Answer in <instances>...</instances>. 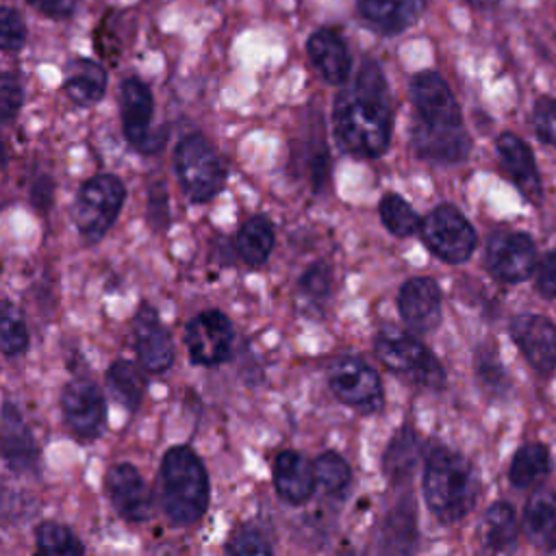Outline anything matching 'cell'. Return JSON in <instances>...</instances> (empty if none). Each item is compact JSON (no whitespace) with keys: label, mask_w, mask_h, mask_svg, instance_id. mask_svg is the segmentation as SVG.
<instances>
[{"label":"cell","mask_w":556,"mask_h":556,"mask_svg":"<svg viewBox=\"0 0 556 556\" xmlns=\"http://www.w3.org/2000/svg\"><path fill=\"white\" fill-rule=\"evenodd\" d=\"M391 98L382 67L365 59L332 104V130L339 146L358 156L376 159L391 141Z\"/></svg>","instance_id":"cell-1"},{"label":"cell","mask_w":556,"mask_h":556,"mask_svg":"<svg viewBox=\"0 0 556 556\" xmlns=\"http://www.w3.org/2000/svg\"><path fill=\"white\" fill-rule=\"evenodd\" d=\"M415 124L410 141L419 159L437 165H456L469 156L471 139L463 126L460 106L437 72H419L410 78Z\"/></svg>","instance_id":"cell-2"},{"label":"cell","mask_w":556,"mask_h":556,"mask_svg":"<svg viewBox=\"0 0 556 556\" xmlns=\"http://www.w3.org/2000/svg\"><path fill=\"white\" fill-rule=\"evenodd\" d=\"M421 484L428 510L443 523L460 521L473 508L480 491L473 465L450 447L430 452Z\"/></svg>","instance_id":"cell-3"},{"label":"cell","mask_w":556,"mask_h":556,"mask_svg":"<svg viewBox=\"0 0 556 556\" xmlns=\"http://www.w3.org/2000/svg\"><path fill=\"white\" fill-rule=\"evenodd\" d=\"M159 497L174 526H191L206 513L208 473L191 447L174 445L165 452L159 469Z\"/></svg>","instance_id":"cell-4"},{"label":"cell","mask_w":556,"mask_h":556,"mask_svg":"<svg viewBox=\"0 0 556 556\" xmlns=\"http://www.w3.org/2000/svg\"><path fill=\"white\" fill-rule=\"evenodd\" d=\"M376 356L387 369L424 389H443L445 369L439 358L410 332L387 326L374 339Z\"/></svg>","instance_id":"cell-5"},{"label":"cell","mask_w":556,"mask_h":556,"mask_svg":"<svg viewBox=\"0 0 556 556\" xmlns=\"http://www.w3.org/2000/svg\"><path fill=\"white\" fill-rule=\"evenodd\" d=\"M178 182L191 202L215 198L226 182V165L202 135H187L174 150Z\"/></svg>","instance_id":"cell-6"},{"label":"cell","mask_w":556,"mask_h":556,"mask_svg":"<svg viewBox=\"0 0 556 556\" xmlns=\"http://www.w3.org/2000/svg\"><path fill=\"white\" fill-rule=\"evenodd\" d=\"M126 200L124 182L113 174L87 178L74 200V222L87 243L100 241L115 224Z\"/></svg>","instance_id":"cell-7"},{"label":"cell","mask_w":556,"mask_h":556,"mask_svg":"<svg viewBox=\"0 0 556 556\" xmlns=\"http://www.w3.org/2000/svg\"><path fill=\"white\" fill-rule=\"evenodd\" d=\"M426 248L450 265L465 263L478 243V235L469 219L454 204L434 206L419 226Z\"/></svg>","instance_id":"cell-8"},{"label":"cell","mask_w":556,"mask_h":556,"mask_svg":"<svg viewBox=\"0 0 556 556\" xmlns=\"http://www.w3.org/2000/svg\"><path fill=\"white\" fill-rule=\"evenodd\" d=\"M328 384L337 400L361 413H378L384 404L378 371L356 356L337 358L330 365Z\"/></svg>","instance_id":"cell-9"},{"label":"cell","mask_w":556,"mask_h":556,"mask_svg":"<svg viewBox=\"0 0 556 556\" xmlns=\"http://www.w3.org/2000/svg\"><path fill=\"white\" fill-rule=\"evenodd\" d=\"M486 271L506 285L523 282L536 271V245L530 235L519 230H497L484 250Z\"/></svg>","instance_id":"cell-10"},{"label":"cell","mask_w":556,"mask_h":556,"mask_svg":"<svg viewBox=\"0 0 556 556\" xmlns=\"http://www.w3.org/2000/svg\"><path fill=\"white\" fill-rule=\"evenodd\" d=\"M235 341V330L230 319L217 311L208 308L193 315L185 326V345L189 358L198 365H219L230 356Z\"/></svg>","instance_id":"cell-11"},{"label":"cell","mask_w":556,"mask_h":556,"mask_svg":"<svg viewBox=\"0 0 556 556\" xmlns=\"http://www.w3.org/2000/svg\"><path fill=\"white\" fill-rule=\"evenodd\" d=\"M61 410L65 426L80 441L100 437L106 426V402L100 387L91 380L78 378L67 382L61 393Z\"/></svg>","instance_id":"cell-12"},{"label":"cell","mask_w":556,"mask_h":556,"mask_svg":"<svg viewBox=\"0 0 556 556\" xmlns=\"http://www.w3.org/2000/svg\"><path fill=\"white\" fill-rule=\"evenodd\" d=\"M119 109L126 141L146 154L159 150L161 139H156V135L150 130L154 113V98L150 87L135 76L124 78L119 85Z\"/></svg>","instance_id":"cell-13"},{"label":"cell","mask_w":556,"mask_h":556,"mask_svg":"<svg viewBox=\"0 0 556 556\" xmlns=\"http://www.w3.org/2000/svg\"><path fill=\"white\" fill-rule=\"evenodd\" d=\"M510 337L530 363V367L549 376L556 369V326L536 313H521L510 319Z\"/></svg>","instance_id":"cell-14"},{"label":"cell","mask_w":556,"mask_h":556,"mask_svg":"<svg viewBox=\"0 0 556 556\" xmlns=\"http://www.w3.org/2000/svg\"><path fill=\"white\" fill-rule=\"evenodd\" d=\"M104 491L119 517L139 523L152 513V491L139 469L130 463H117L106 471Z\"/></svg>","instance_id":"cell-15"},{"label":"cell","mask_w":556,"mask_h":556,"mask_svg":"<svg viewBox=\"0 0 556 556\" xmlns=\"http://www.w3.org/2000/svg\"><path fill=\"white\" fill-rule=\"evenodd\" d=\"M132 343L143 369L161 374L174 363V341L150 304H141L132 319Z\"/></svg>","instance_id":"cell-16"},{"label":"cell","mask_w":556,"mask_h":556,"mask_svg":"<svg viewBox=\"0 0 556 556\" xmlns=\"http://www.w3.org/2000/svg\"><path fill=\"white\" fill-rule=\"evenodd\" d=\"M397 311L413 332H430L441 324L443 298L437 280L428 276L408 278L397 293Z\"/></svg>","instance_id":"cell-17"},{"label":"cell","mask_w":556,"mask_h":556,"mask_svg":"<svg viewBox=\"0 0 556 556\" xmlns=\"http://www.w3.org/2000/svg\"><path fill=\"white\" fill-rule=\"evenodd\" d=\"M495 150H497L504 172L510 176V180L517 185V189L530 202H541L543 185H541L534 154L528 148V143L513 132H500L495 139Z\"/></svg>","instance_id":"cell-18"},{"label":"cell","mask_w":556,"mask_h":556,"mask_svg":"<svg viewBox=\"0 0 556 556\" xmlns=\"http://www.w3.org/2000/svg\"><path fill=\"white\" fill-rule=\"evenodd\" d=\"M271 478L278 497L295 506L311 500L317 486L313 463L295 450L278 452V456L274 458Z\"/></svg>","instance_id":"cell-19"},{"label":"cell","mask_w":556,"mask_h":556,"mask_svg":"<svg viewBox=\"0 0 556 556\" xmlns=\"http://www.w3.org/2000/svg\"><path fill=\"white\" fill-rule=\"evenodd\" d=\"M306 52L313 67L330 85H345L350 80L352 61L343 37L330 28L315 30L306 41Z\"/></svg>","instance_id":"cell-20"},{"label":"cell","mask_w":556,"mask_h":556,"mask_svg":"<svg viewBox=\"0 0 556 556\" xmlns=\"http://www.w3.org/2000/svg\"><path fill=\"white\" fill-rule=\"evenodd\" d=\"M426 0H358L361 17L382 35H397L413 26Z\"/></svg>","instance_id":"cell-21"},{"label":"cell","mask_w":556,"mask_h":556,"mask_svg":"<svg viewBox=\"0 0 556 556\" xmlns=\"http://www.w3.org/2000/svg\"><path fill=\"white\" fill-rule=\"evenodd\" d=\"M417 539L415 510L410 502L395 506L380 526L378 547L382 556H413Z\"/></svg>","instance_id":"cell-22"},{"label":"cell","mask_w":556,"mask_h":556,"mask_svg":"<svg viewBox=\"0 0 556 556\" xmlns=\"http://www.w3.org/2000/svg\"><path fill=\"white\" fill-rule=\"evenodd\" d=\"M63 91L78 106L96 104L106 91L104 67L91 59H74L67 67Z\"/></svg>","instance_id":"cell-23"},{"label":"cell","mask_w":556,"mask_h":556,"mask_svg":"<svg viewBox=\"0 0 556 556\" xmlns=\"http://www.w3.org/2000/svg\"><path fill=\"white\" fill-rule=\"evenodd\" d=\"M276 243L274 224L265 215L248 217L235 237V252L248 267L263 265Z\"/></svg>","instance_id":"cell-24"},{"label":"cell","mask_w":556,"mask_h":556,"mask_svg":"<svg viewBox=\"0 0 556 556\" xmlns=\"http://www.w3.org/2000/svg\"><path fill=\"white\" fill-rule=\"evenodd\" d=\"M2 447H4L7 463L15 469L30 467L37 456V445L33 441V434L26 428L20 410L11 402H4V410H2Z\"/></svg>","instance_id":"cell-25"},{"label":"cell","mask_w":556,"mask_h":556,"mask_svg":"<svg viewBox=\"0 0 556 556\" xmlns=\"http://www.w3.org/2000/svg\"><path fill=\"white\" fill-rule=\"evenodd\" d=\"M523 530L539 547L556 541V495L549 489H536L523 508Z\"/></svg>","instance_id":"cell-26"},{"label":"cell","mask_w":556,"mask_h":556,"mask_svg":"<svg viewBox=\"0 0 556 556\" xmlns=\"http://www.w3.org/2000/svg\"><path fill=\"white\" fill-rule=\"evenodd\" d=\"M517 517L508 502H493L480 523V541L493 552H504L515 545Z\"/></svg>","instance_id":"cell-27"},{"label":"cell","mask_w":556,"mask_h":556,"mask_svg":"<svg viewBox=\"0 0 556 556\" xmlns=\"http://www.w3.org/2000/svg\"><path fill=\"white\" fill-rule=\"evenodd\" d=\"M549 467H552L549 450L543 443H526L515 452L510 460L508 480L517 489H528L541 482L549 473Z\"/></svg>","instance_id":"cell-28"},{"label":"cell","mask_w":556,"mask_h":556,"mask_svg":"<svg viewBox=\"0 0 556 556\" xmlns=\"http://www.w3.org/2000/svg\"><path fill=\"white\" fill-rule=\"evenodd\" d=\"M106 382L113 395L128 408H139L146 393V376L130 361H115L106 371Z\"/></svg>","instance_id":"cell-29"},{"label":"cell","mask_w":556,"mask_h":556,"mask_svg":"<svg viewBox=\"0 0 556 556\" xmlns=\"http://www.w3.org/2000/svg\"><path fill=\"white\" fill-rule=\"evenodd\" d=\"M35 539L41 556H85L78 536L59 521H41L35 528Z\"/></svg>","instance_id":"cell-30"},{"label":"cell","mask_w":556,"mask_h":556,"mask_svg":"<svg viewBox=\"0 0 556 556\" xmlns=\"http://www.w3.org/2000/svg\"><path fill=\"white\" fill-rule=\"evenodd\" d=\"M378 213L382 226L395 237H410L421 226V217L400 193H384Z\"/></svg>","instance_id":"cell-31"},{"label":"cell","mask_w":556,"mask_h":556,"mask_svg":"<svg viewBox=\"0 0 556 556\" xmlns=\"http://www.w3.org/2000/svg\"><path fill=\"white\" fill-rule=\"evenodd\" d=\"M317 486H321L328 495H343L350 486L352 471L348 460L337 452H324L313 460Z\"/></svg>","instance_id":"cell-32"},{"label":"cell","mask_w":556,"mask_h":556,"mask_svg":"<svg viewBox=\"0 0 556 556\" xmlns=\"http://www.w3.org/2000/svg\"><path fill=\"white\" fill-rule=\"evenodd\" d=\"M0 345L4 356H20L28 348V328L9 302L2 306V317H0Z\"/></svg>","instance_id":"cell-33"},{"label":"cell","mask_w":556,"mask_h":556,"mask_svg":"<svg viewBox=\"0 0 556 556\" xmlns=\"http://www.w3.org/2000/svg\"><path fill=\"white\" fill-rule=\"evenodd\" d=\"M226 556H274V549L261 528L241 523L226 543Z\"/></svg>","instance_id":"cell-34"},{"label":"cell","mask_w":556,"mask_h":556,"mask_svg":"<svg viewBox=\"0 0 556 556\" xmlns=\"http://www.w3.org/2000/svg\"><path fill=\"white\" fill-rule=\"evenodd\" d=\"M417 445H415V437L406 430V432H397V437L393 439V443L389 445L387 454H384V471L389 473V478L393 480H402L410 473V467L415 465V454Z\"/></svg>","instance_id":"cell-35"},{"label":"cell","mask_w":556,"mask_h":556,"mask_svg":"<svg viewBox=\"0 0 556 556\" xmlns=\"http://www.w3.org/2000/svg\"><path fill=\"white\" fill-rule=\"evenodd\" d=\"M530 122L536 137L543 143H549L552 148H556V98L552 96L539 98L532 106Z\"/></svg>","instance_id":"cell-36"},{"label":"cell","mask_w":556,"mask_h":556,"mask_svg":"<svg viewBox=\"0 0 556 556\" xmlns=\"http://www.w3.org/2000/svg\"><path fill=\"white\" fill-rule=\"evenodd\" d=\"M330 285H332V271L324 261L313 263L300 276V291L313 302H324L330 295Z\"/></svg>","instance_id":"cell-37"},{"label":"cell","mask_w":556,"mask_h":556,"mask_svg":"<svg viewBox=\"0 0 556 556\" xmlns=\"http://www.w3.org/2000/svg\"><path fill=\"white\" fill-rule=\"evenodd\" d=\"M26 41V24L13 7L0 11V46L7 52H17Z\"/></svg>","instance_id":"cell-38"},{"label":"cell","mask_w":556,"mask_h":556,"mask_svg":"<svg viewBox=\"0 0 556 556\" xmlns=\"http://www.w3.org/2000/svg\"><path fill=\"white\" fill-rule=\"evenodd\" d=\"M22 102H24V91L17 76L11 72H4L0 78V115L4 124L17 117Z\"/></svg>","instance_id":"cell-39"},{"label":"cell","mask_w":556,"mask_h":556,"mask_svg":"<svg viewBox=\"0 0 556 556\" xmlns=\"http://www.w3.org/2000/svg\"><path fill=\"white\" fill-rule=\"evenodd\" d=\"M476 371L478 378L484 387L497 391L506 384V376H504V367L497 358V352L491 348H480L476 354Z\"/></svg>","instance_id":"cell-40"},{"label":"cell","mask_w":556,"mask_h":556,"mask_svg":"<svg viewBox=\"0 0 556 556\" xmlns=\"http://www.w3.org/2000/svg\"><path fill=\"white\" fill-rule=\"evenodd\" d=\"M534 285L543 298H556V250H549L536 265Z\"/></svg>","instance_id":"cell-41"},{"label":"cell","mask_w":556,"mask_h":556,"mask_svg":"<svg viewBox=\"0 0 556 556\" xmlns=\"http://www.w3.org/2000/svg\"><path fill=\"white\" fill-rule=\"evenodd\" d=\"M169 204H167V191L163 182H156L150 187V202H148V217L154 228H163L167 224Z\"/></svg>","instance_id":"cell-42"},{"label":"cell","mask_w":556,"mask_h":556,"mask_svg":"<svg viewBox=\"0 0 556 556\" xmlns=\"http://www.w3.org/2000/svg\"><path fill=\"white\" fill-rule=\"evenodd\" d=\"M33 9H37L39 13L54 17V20H63L70 17L74 11V0H26Z\"/></svg>","instance_id":"cell-43"},{"label":"cell","mask_w":556,"mask_h":556,"mask_svg":"<svg viewBox=\"0 0 556 556\" xmlns=\"http://www.w3.org/2000/svg\"><path fill=\"white\" fill-rule=\"evenodd\" d=\"M52 191H54V180H50L48 176H41L35 185H33V204L41 211L48 208L50 200H52Z\"/></svg>","instance_id":"cell-44"},{"label":"cell","mask_w":556,"mask_h":556,"mask_svg":"<svg viewBox=\"0 0 556 556\" xmlns=\"http://www.w3.org/2000/svg\"><path fill=\"white\" fill-rule=\"evenodd\" d=\"M471 7H476V9H489V7H493L497 0H467Z\"/></svg>","instance_id":"cell-45"},{"label":"cell","mask_w":556,"mask_h":556,"mask_svg":"<svg viewBox=\"0 0 556 556\" xmlns=\"http://www.w3.org/2000/svg\"><path fill=\"white\" fill-rule=\"evenodd\" d=\"M547 556H556V541L547 547Z\"/></svg>","instance_id":"cell-46"},{"label":"cell","mask_w":556,"mask_h":556,"mask_svg":"<svg viewBox=\"0 0 556 556\" xmlns=\"http://www.w3.org/2000/svg\"><path fill=\"white\" fill-rule=\"evenodd\" d=\"M348 556H358V554H348Z\"/></svg>","instance_id":"cell-47"}]
</instances>
